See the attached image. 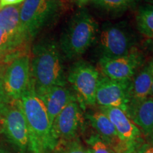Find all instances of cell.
Returning <instances> with one entry per match:
<instances>
[{
    "instance_id": "obj_8",
    "label": "cell",
    "mask_w": 153,
    "mask_h": 153,
    "mask_svg": "<svg viewBox=\"0 0 153 153\" xmlns=\"http://www.w3.org/2000/svg\"><path fill=\"white\" fill-rule=\"evenodd\" d=\"M83 111L78 100H74L55 117L51 127L54 150L77 139L78 133L83 130Z\"/></svg>"
},
{
    "instance_id": "obj_17",
    "label": "cell",
    "mask_w": 153,
    "mask_h": 153,
    "mask_svg": "<svg viewBox=\"0 0 153 153\" xmlns=\"http://www.w3.org/2000/svg\"><path fill=\"white\" fill-rule=\"evenodd\" d=\"M132 121L148 137L153 132V98L149 97L142 102L128 107L126 113Z\"/></svg>"
},
{
    "instance_id": "obj_15",
    "label": "cell",
    "mask_w": 153,
    "mask_h": 153,
    "mask_svg": "<svg viewBox=\"0 0 153 153\" xmlns=\"http://www.w3.org/2000/svg\"><path fill=\"white\" fill-rule=\"evenodd\" d=\"M46 108L51 125L55 117L72 101L77 100L76 96L66 87L53 86L37 95Z\"/></svg>"
},
{
    "instance_id": "obj_3",
    "label": "cell",
    "mask_w": 153,
    "mask_h": 153,
    "mask_svg": "<svg viewBox=\"0 0 153 153\" xmlns=\"http://www.w3.org/2000/svg\"><path fill=\"white\" fill-rule=\"evenodd\" d=\"M99 28L94 19L87 11L79 10L71 18L61 34L60 48L67 59L79 57L97 40Z\"/></svg>"
},
{
    "instance_id": "obj_24",
    "label": "cell",
    "mask_w": 153,
    "mask_h": 153,
    "mask_svg": "<svg viewBox=\"0 0 153 153\" xmlns=\"http://www.w3.org/2000/svg\"><path fill=\"white\" fill-rule=\"evenodd\" d=\"M24 0H0V9L4 7H9V6H14L20 4L24 2Z\"/></svg>"
},
{
    "instance_id": "obj_28",
    "label": "cell",
    "mask_w": 153,
    "mask_h": 153,
    "mask_svg": "<svg viewBox=\"0 0 153 153\" xmlns=\"http://www.w3.org/2000/svg\"><path fill=\"white\" fill-rule=\"evenodd\" d=\"M138 1H144V2L148 3V4H153V0H138Z\"/></svg>"
},
{
    "instance_id": "obj_21",
    "label": "cell",
    "mask_w": 153,
    "mask_h": 153,
    "mask_svg": "<svg viewBox=\"0 0 153 153\" xmlns=\"http://www.w3.org/2000/svg\"><path fill=\"white\" fill-rule=\"evenodd\" d=\"M56 150L59 153H89L87 148H85L78 139L63 145Z\"/></svg>"
},
{
    "instance_id": "obj_26",
    "label": "cell",
    "mask_w": 153,
    "mask_h": 153,
    "mask_svg": "<svg viewBox=\"0 0 153 153\" xmlns=\"http://www.w3.org/2000/svg\"><path fill=\"white\" fill-rule=\"evenodd\" d=\"M150 65H151V69H152V87H151V91H150V97H152V98H153V59L152 60L150 61Z\"/></svg>"
},
{
    "instance_id": "obj_18",
    "label": "cell",
    "mask_w": 153,
    "mask_h": 153,
    "mask_svg": "<svg viewBox=\"0 0 153 153\" xmlns=\"http://www.w3.org/2000/svg\"><path fill=\"white\" fill-rule=\"evenodd\" d=\"M136 26L140 33L153 38V4L142 6L136 14Z\"/></svg>"
},
{
    "instance_id": "obj_29",
    "label": "cell",
    "mask_w": 153,
    "mask_h": 153,
    "mask_svg": "<svg viewBox=\"0 0 153 153\" xmlns=\"http://www.w3.org/2000/svg\"><path fill=\"white\" fill-rule=\"evenodd\" d=\"M148 138H149V140H150V142L153 143V132H152V133L150 134V135H149V136H148Z\"/></svg>"
},
{
    "instance_id": "obj_11",
    "label": "cell",
    "mask_w": 153,
    "mask_h": 153,
    "mask_svg": "<svg viewBox=\"0 0 153 153\" xmlns=\"http://www.w3.org/2000/svg\"><path fill=\"white\" fill-rule=\"evenodd\" d=\"M144 63V56L134 48L127 55L118 57H101L99 68L105 76L112 79H131Z\"/></svg>"
},
{
    "instance_id": "obj_12",
    "label": "cell",
    "mask_w": 153,
    "mask_h": 153,
    "mask_svg": "<svg viewBox=\"0 0 153 153\" xmlns=\"http://www.w3.org/2000/svg\"><path fill=\"white\" fill-rule=\"evenodd\" d=\"M131 80L112 79L105 76H101L96 92V104L103 107H116L126 113Z\"/></svg>"
},
{
    "instance_id": "obj_25",
    "label": "cell",
    "mask_w": 153,
    "mask_h": 153,
    "mask_svg": "<svg viewBox=\"0 0 153 153\" xmlns=\"http://www.w3.org/2000/svg\"><path fill=\"white\" fill-rule=\"evenodd\" d=\"M145 45L149 51L153 53V38H148L145 42Z\"/></svg>"
},
{
    "instance_id": "obj_32",
    "label": "cell",
    "mask_w": 153,
    "mask_h": 153,
    "mask_svg": "<svg viewBox=\"0 0 153 153\" xmlns=\"http://www.w3.org/2000/svg\"></svg>"
},
{
    "instance_id": "obj_19",
    "label": "cell",
    "mask_w": 153,
    "mask_h": 153,
    "mask_svg": "<svg viewBox=\"0 0 153 153\" xmlns=\"http://www.w3.org/2000/svg\"><path fill=\"white\" fill-rule=\"evenodd\" d=\"M97 8L111 14H121L135 8L137 0H92Z\"/></svg>"
},
{
    "instance_id": "obj_16",
    "label": "cell",
    "mask_w": 153,
    "mask_h": 153,
    "mask_svg": "<svg viewBox=\"0 0 153 153\" xmlns=\"http://www.w3.org/2000/svg\"><path fill=\"white\" fill-rule=\"evenodd\" d=\"M152 81V69L149 62L131 80L128 92V108L142 102L150 97Z\"/></svg>"
},
{
    "instance_id": "obj_5",
    "label": "cell",
    "mask_w": 153,
    "mask_h": 153,
    "mask_svg": "<svg viewBox=\"0 0 153 153\" xmlns=\"http://www.w3.org/2000/svg\"><path fill=\"white\" fill-rule=\"evenodd\" d=\"M21 5L0 9V63L5 64L25 52L27 43L20 27Z\"/></svg>"
},
{
    "instance_id": "obj_10",
    "label": "cell",
    "mask_w": 153,
    "mask_h": 153,
    "mask_svg": "<svg viewBox=\"0 0 153 153\" xmlns=\"http://www.w3.org/2000/svg\"><path fill=\"white\" fill-rule=\"evenodd\" d=\"M4 65L2 84L10 100H20L30 83V57L24 53Z\"/></svg>"
},
{
    "instance_id": "obj_1",
    "label": "cell",
    "mask_w": 153,
    "mask_h": 153,
    "mask_svg": "<svg viewBox=\"0 0 153 153\" xmlns=\"http://www.w3.org/2000/svg\"><path fill=\"white\" fill-rule=\"evenodd\" d=\"M62 55L58 45L50 40L38 42L33 47L30 79L37 95L53 86H66Z\"/></svg>"
},
{
    "instance_id": "obj_7",
    "label": "cell",
    "mask_w": 153,
    "mask_h": 153,
    "mask_svg": "<svg viewBox=\"0 0 153 153\" xmlns=\"http://www.w3.org/2000/svg\"><path fill=\"white\" fill-rule=\"evenodd\" d=\"M99 78L98 70L90 63L83 60L74 62L69 70L67 81L75 91L76 98L84 111L87 105L96 104V92Z\"/></svg>"
},
{
    "instance_id": "obj_22",
    "label": "cell",
    "mask_w": 153,
    "mask_h": 153,
    "mask_svg": "<svg viewBox=\"0 0 153 153\" xmlns=\"http://www.w3.org/2000/svg\"><path fill=\"white\" fill-rule=\"evenodd\" d=\"M4 70V65L0 64V120L2 117L4 112L6 109L7 104L10 101L7 95L6 94L2 84V74Z\"/></svg>"
},
{
    "instance_id": "obj_23",
    "label": "cell",
    "mask_w": 153,
    "mask_h": 153,
    "mask_svg": "<svg viewBox=\"0 0 153 153\" xmlns=\"http://www.w3.org/2000/svg\"><path fill=\"white\" fill-rule=\"evenodd\" d=\"M135 153H153V143L143 142L134 150Z\"/></svg>"
},
{
    "instance_id": "obj_6",
    "label": "cell",
    "mask_w": 153,
    "mask_h": 153,
    "mask_svg": "<svg viewBox=\"0 0 153 153\" xmlns=\"http://www.w3.org/2000/svg\"><path fill=\"white\" fill-rule=\"evenodd\" d=\"M96 41L101 57L113 58L126 55L133 51L136 38L127 22H106L99 30Z\"/></svg>"
},
{
    "instance_id": "obj_30",
    "label": "cell",
    "mask_w": 153,
    "mask_h": 153,
    "mask_svg": "<svg viewBox=\"0 0 153 153\" xmlns=\"http://www.w3.org/2000/svg\"><path fill=\"white\" fill-rule=\"evenodd\" d=\"M0 153H11V152H9V151H7L6 150H4V149L0 148Z\"/></svg>"
},
{
    "instance_id": "obj_13",
    "label": "cell",
    "mask_w": 153,
    "mask_h": 153,
    "mask_svg": "<svg viewBox=\"0 0 153 153\" xmlns=\"http://www.w3.org/2000/svg\"><path fill=\"white\" fill-rule=\"evenodd\" d=\"M99 108L109 118L128 151L134 150L144 142L142 132L123 110L116 107L99 106Z\"/></svg>"
},
{
    "instance_id": "obj_2",
    "label": "cell",
    "mask_w": 153,
    "mask_h": 153,
    "mask_svg": "<svg viewBox=\"0 0 153 153\" xmlns=\"http://www.w3.org/2000/svg\"><path fill=\"white\" fill-rule=\"evenodd\" d=\"M20 100L30 132V153H46L54 150L52 125L45 105L35 92L31 79Z\"/></svg>"
},
{
    "instance_id": "obj_14",
    "label": "cell",
    "mask_w": 153,
    "mask_h": 153,
    "mask_svg": "<svg viewBox=\"0 0 153 153\" xmlns=\"http://www.w3.org/2000/svg\"><path fill=\"white\" fill-rule=\"evenodd\" d=\"M85 117L94 128L96 133L115 153H125L128 151L118 137L111 121L99 108L88 111Z\"/></svg>"
},
{
    "instance_id": "obj_4",
    "label": "cell",
    "mask_w": 153,
    "mask_h": 153,
    "mask_svg": "<svg viewBox=\"0 0 153 153\" xmlns=\"http://www.w3.org/2000/svg\"><path fill=\"white\" fill-rule=\"evenodd\" d=\"M62 0H24L21 5L19 20L26 43L51 25L63 9Z\"/></svg>"
},
{
    "instance_id": "obj_31",
    "label": "cell",
    "mask_w": 153,
    "mask_h": 153,
    "mask_svg": "<svg viewBox=\"0 0 153 153\" xmlns=\"http://www.w3.org/2000/svg\"><path fill=\"white\" fill-rule=\"evenodd\" d=\"M125 153H135V151H134V150H129V151H128V152H125Z\"/></svg>"
},
{
    "instance_id": "obj_9",
    "label": "cell",
    "mask_w": 153,
    "mask_h": 153,
    "mask_svg": "<svg viewBox=\"0 0 153 153\" xmlns=\"http://www.w3.org/2000/svg\"><path fill=\"white\" fill-rule=\"evenodd\" d=\"M1 120L7 138L21 152H30V132L21 100L9 101Z\"/></svg>"
},
{
    "instance_id": "obj_27",
    "label": "cell",
    "mask_w": 153,
    "mask_h": 153,
    "mask_svg": "<svg viewBox=\"0 0 153 153\" xmlns=\"http://www.w3.org/2000/svg\"><path fill=\"white\" fill-rule=\"evenodd\" d=\"M74 1L76 3V4L79 5V7H82V6L87 4L90 0H74Z\"/></svg>"
},
{
    "instance_id": "obj_20",
    "label": "cell",
    "mask_w": 153,
    "mask_h": 153,
    "mask_svg": "<svg viewBox=\"0 0 153 153\" xmlns=\"http://www.w3.org/2000/svg\"><path fill=\"white\" fill-rule=\"evenodd\" d=\"M89 153H115L97 133H93L86 140Z\"/></svg>"
}]
</instances>
